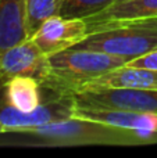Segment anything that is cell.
I'll return each instance as SVG.
<instances>
[{
    "instance_id": "30bf717a",
    "label": "cell",
    "mask_w": 157,
    "mask_h": 158,
    "mask_svg": "<svg viewBox=\"0 0 157 158\" xmlns=\"http://www.w3.org/2000/svg\"><path fill=\"white\" fill-rule=\"evenodd\" d=\"M157 89V69L135 68V67H120L102 75L95 81H91L79 90L96 89ZM78 92V93H79Z\"/></svg>"
},
{
    "instance_id": "5b68a950",
    "label": "cell",
    "mask_w": 157,
    "mask_h": 158,
    "mask_svg": "<svg viewBox=\"0 0 157 158\" xmlns=\"http://www.w3.org/2000/svg\"><path fill=\"white\" fill-rule=\"evenodd\" d=\"M75 106L83 108L157 112V89H96L74 94Z\"/></svg>"
},
{
    "instance_id": "8992f818",
    "label": "cell",
    "mask_w": 157,
    "mask_h": 158,
    "mask_svg": "<svg viewBox=\"0 0 157 158\" xmlns=\"http://www.w3.org/2000/svg\"><path fill=\"white\" fill-rule=\"evenodd\" d=\"M49 71V58L32 38L0 53V79L3 81L13 77H29L43 83Z\"/></svg>"
},
{
    "instance_id": "9c48e42d",
    "label": "cell",
    "mask_w": 157,
    "mask_h": 158,
    "mask_svg": "<svg viewBox=\"0 0 157 158\" xmlns=\"http://www.w3.org/2000/svg\"><path fill=\"white\" fill-rule=\"evenodd\" d=\"M157 17V0H121L85 18L89 33L108 24Z\"/></svg>"
},
{
    "instance_id": "52a82bcc",
    "label": "cell",
    "mask_w": 157,
    "mask_h": 158,
    "mask_svg": "<svg viewBox=\"0 0 157 158\" xmlns=\"http://www.w3.org/2000/svg\"><path fill=\"white\" fill-rule=\"evenodd\" d=\"M89 35L83 18H67L54 15L46 19L31 38L46 56L71 49Z\"/></svg>"
},
{
    "instance_id": "ba28073f",
    "label": "cell",
    "mask_w": 157,
    "mask_h": 158,
    "mask_svg": "<svg viewBox=\"0 0 157 158\" xmlns=\"http://www.w3.org/2000/svg\"><path fill=\"white\" fill-rule=\"evenodd\" d=\"M74 117L93 119L120 128L134 129L146 133H157V112H139L125 110L83 108L75 106Z\"/></svg>"
},
{
    "instance_id": "3957f363",
    "label": "cell",
    "mask_w": 157,
    "mask_h": 158,
    "mask_svg": "<svg viewBox=\"0 0 157 158\" xmlns=\"http://www.w3.org/2000/svg\"><path fill=\"white\" fill-rule=\"evenodd\" d=\"M71 49L104 52L128 60L141 57L157 50V17L100 27Z\"/></svg>"
},
{
    "instance_id": "5bb4252c",
    "label": "cell",
    "mask_w": 157,
    "mask_h": 158,
    "mask_svg": "<svg viewBox=\"0 0 157 158\" xmlns=\"http://www.w3.org/2000/svg\"><path fill=\"white\" fill-rule=\"evenodd\" d=\"M116 0H66L60 15L67 18H88L103 11Z\"/></svg>"
},
{
    "instance_id": "8fae6325",
    "label": "cell",
    "mask_w": 157,
    "mask_h": 158,
    "mask_svg": "<svg viewBox=\"0 0 157 158\" xmlns=\"http://www.w3.org/2000/svg\"><path fill=\"white\" fill-rule=\"evenodd\" d=\"M3 94L8 104L21 111L29 112L36 110L47 98L56 96V93L43 87L35 78L13 77L3 81Z\"/></svg>"
},
{
    "instance_id": "6da1fadb",
    "label": "cell",
    "mask_w": 157,
    "mask_h": 158,
    "mask_svg": "<svg viewBox=\"0 0 157 158\" xmlns=\"http://www.w3.org/2000/svg\"><path fill=\"white\" fill-rule=\"evenodd\" d=\"M17 144L35 147H71V146H141L157 143V135L120 128L86 118L71 117L47 125L7 132Z\"/></svg>"
},
{
    "instance_id": "7a4b0ae2",
    "label": "cell",
    "mask_w": 157,
    "mask_h": 158,
    "mask_svg": "<svg viewBox=\"0 0 157 158\" xmlns=\"http://www.w3.org/2000/svg\"><path fill=\"white\" fill-rule=\"evenodd\" d=\"M47 58L50 71L42 85L56 94H75L88 82L129 61L116 54L85 49H66Z\"/></svg>"
},
{
    "instance_id": "277c9868",
    "label": "cell",
    "mask_w": 157,
    "mask_h": 158,
    "mask_svg": "<svg viewBox=\"0 0 157 158\" xmlns=\"http://www.w3.org/2000/svg\"><path fill=\"white\" fill-rule=\"evenodd\" d=\"M74 94H56L33 111H21L6 101L3 94V79H0V135L68 119L74 117Z\"/></svg>"
},
{
    "instance_id": "7c38bea8",
    "label": "cell",
    "mask_w": 157,
    "mask_h": 158,
    "mask_svg": "<svg viewBox=\"0 0 157 158\" xmlns=\"http://www.w3.org/2000/svg\"><path fill=\"white\" fill-rule=\"evenodd\" d=\"M28 39L25 0H0V53Z\"/></svg>"
},
{
    "instance_id": "2e32d148",
    "label": "cell",
    "mask_w": 157,
    "mask_h": 158,
    "mask_svg": "<svg viewBox=\"0 0 157 158\" xmlns=\"http://www.w3.org/2000/svg\"><path fill=\"white\" fill-rule=\"evenodd\" d=\"M116 2H121V0H116Z\"/></svg>"
},
{
    "instance_id": "9a60e30c",
    "label": "cell",
    "mask_w": 157,
    "mask_h": 158,
    "mask_svg": "<svg viewBox=\"0 0 157 158\" xmlns=\"http://www.w3.org/2000/svg\"><path fill=\"white\" fill-rule=\"evenodd\" d=\"M127 67H135V68H149V69H157V50L152 53H147L145 56L136 57L129 60Z\"/></svg>"
},
{
    "instance_id": "4fadbf2b",
    "label": "cell",
    "mask_w": 157,
    "mask_h": 158,
    "mask_svg": "<svg viewBox=\"0 0 157 158\" xmlns=\"http://www.w3.org/2000/svg\"><path fill=\"white\" fill-rule=\"evenodd\" d=\"M64 2L66 0H25L28 38H31L46 19L60 15Z\"/></svg>"
}]
</instances>
